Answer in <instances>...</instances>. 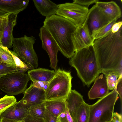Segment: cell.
<instances>
[{"mask_svg":"<svg viewBox=\"0 0 122 122\" xmlns=\"http://www.w3.org/2000/svg\"><path fill=\"white\" fill-rule=\"evenodd\" d=\"M122 26L116 33L111 31L94 41L100 72L106 76L113 72L122 75Z\"/></svg>","mask_w":122,"mask_h":122,"instance_id":"obj_1","label":"cell"},{"mask_svg":"<svg viewBox=\"0 0 122 122\" xmlns=\"http://www.w3.org/2000/svg\"><path fill=\"white\" fill-rule=\"evenodd\" d=\"M43 26L51 34L63 55L71 58L75 51L72 35L77 27L69 20L56 15L46 18Z\"/></svg>","mask_w":122,"mask_h":122,"instance_id":"obj_2","label":"cell"},{"mask_svg":"<svg viewBox=\"0 0 122 122\" xmlns=\"http://www.w3.org/2000/svg\"><path fill=\"white\" fill-rule=\"evenodd\" d=\"M69 64L76 69L84 85L89 86L100 73L93 45L75 51Z\"/></svg>","mask_w":122,"mask_h":122,"instance_id":"obj_3","label":"cell"},{"mask_svg":"<svg viewBox=\"0 0 122 122\" xmlns=\"http://www.w3.org/2000/svg\"><path fill=\"white\" fill-rule=\"evenodd\" d=\"M118 95L115 88L95 103L89 105V122H111Z\"/></svg>","mask_w":122,"mask_h":122,"instance_id":"obj_4","label":"cell"},{"mask_svg":"<svg viewBox=\"0 0 122 122\" xmlns=\"http://www.w3.org/2000/svg\"><path fill=\"white\" fill-rule=\"evenodd\" d=\"M72 78L70 72L57 70L45 91V101L66 99L71 90Z\"/></svg>","mask_w":122,"mask_h":122,"instance_id":"obj_5","label":"cell"},{"mask_svg":"<svg viewBox=\"0 0 122 122\" xmlns=\"http://www.w3.org/2000/svg\"><path fill=\"white\" fill-rule=\"evenodd\" d=\"M36 39L33 36L25 35L19 38H14L12 45L13 51L19 58L34 68L38 66V57L33 47Z\"/></svg>","mask_w":122,"mask_h":122,"instance_id":"obj_6","label":"cell"},{"mask_svg":"<svg viewBox=\"0 0 122 122\" xmlns=\"http://www.w3.org/2000/svg\"><path fill=\"white\" fill-rule=\"evenodd\" d=\"M30 80L28 74L25 72L9 74L0 78V89L9 96L24 93Z\"/></svg>","mask_w":122,"mask_h":122,"instance_id":"obj_7","label":"cell"},{"mask_svg":"<svg viewBox=\"0 0 122 122\" xmlns=\"http://www.w3.org/2000/svg\"><path fill=\"white\" fill-rule=\"evenodd\" d=\"M59 5L56 15L69 20L77 27L83 24L88 11V8L73 2Z\"/></svg>","mask_w":122,"mask_h":122,"instance_id":"obj_8","label":"cell"},{"mask_svg":"<svg viewBox=\"0 0 122 122\" xmlns=\"http://www.w3.org/2000/svg\"><path fill=\"white\" fill-rule=\"evenodd\" d=\"M39 36L42 41V48L47 53L49 56L50 66L56 71L58 60L57 55L60 51L56 42L50 32L43 26L40 29Z\"/></svg>","mask_w":122,"mask_h":122,"instance_id":"obj_9","label":"cell"},{"mask_svg":"<svg viewBox=\"0 0 122 122\" xmlns=\"http://www.w3.org/2000/svg\"><path fill=\"white\" fill-rule=\"evenodd\" d=\"M17 14H9L2 19L0 29V44L7 48L12 47L13 31L17 24Z\"/></svg>","mask_w":122,"mask_h":122,"instance_id":"obj_10","label":"cell"},{"mask_svg":"<svg viewBox=\"0 0 122 122\" xmlns=\"http://www.w3.org/2000/svg\"><path fill=\"white\" fill-rule=\"evenodd\" d=\"M111 22L95 4L89 10L83 23L87 25L91 36L96 30Z\"/></svg>","mask_w":122,"mask_h":122,"instance_id":"obj_11","label":"cell"},{"mask_svg":"<svg viewBox=\"0 0 122 122\" xmlns=\"http://www.w3.org/2000/svg\"><path fill=\"white\" fill-rule=\"evenodd\" d=\"M23 98L17 102V106L28 109L31 106L44 102L45 101V91L34 87L32 83L25 90Z\"/></svg>","mask_w":122,"mask_h":122,"instance_id":"obj_12","label":"cell"},{"mask_svg":"<svg viewBox=\"0 0 122 122\" xmlns=\"http://www.w3.org/2000/svg\"><path fill=\"white\" fill-rule=\"evenodd\" d=\"M72 37L75 51L93 45L94 41L91 36L87 25L84 23L77 27Z\"/></svg>","mask_w":122,"mask_h":122,"instance_id":"obj_13","label":"cell"},{"mask_svg":"<svg viewBox=\"0 0 122 122\" xmlns=\"http://www.w3.org/2000/svg\"><path fill=\"white\" fill-rule=\"evenodd\" d=\"M107 81L106 76L104 74L98 76L95 80L94 83L88 93L90 99L101 98L109 92Z\"/></svg>","mask_w":122,"mask_h":122,"instance_id":"obj_14","label":"cell"},{"mask_svg":"<svg viewBox=\"0 0 122 122\" xmlns=\"http://www.w3.org/2000/svg\"><path fill=\"white\" fill-rule=\"evenodd\" d=\"M69 113L74 122H77L78 110L84 102L83 96L75 90H71L65 99Z\"/></svg>","mask_w":122,"mask_h":122,"instance_id":"obj_15","label":"cell"},{"mask_svg":"<svg viewBox=\"0 0 122 122\" xmlns=\"http://www.w3.org/2000/svg\"><path fill=\"white\" fill-rule=\"evenodd\" d=\"M103 14L110 21L117 20L121 17V9L114 1L108 2L98 1L96 3Z\"/></svg>","mask_w":122,"mask_h":122,"instance_id":"obj_16","label":"cell"},{"mask_svg":"<svg viewBox=\"0 0 122 122\" xmlns=\"http://www.w3.org/2000/svg\"><path fill=\"white\" fill-rule=\"evenodd\" d=\"M29 0H0V10L9 14H18L26 9Z\"/></svg>","mask_w":122,"mask_h":122,"instance_id":"obj_17","label":"cell"},{"mask_svg":"<svg viewBox=\"0 0 122 122\" xmlns=\"http://www.w3.org/2000/svg\"><path fill=\"white\" fill-rule=\"evenodd\" d=\"M33 1L40 13L46 18L56 15L59 8V4H56L50 0H33Z\"/></svg>","mask_w":122,"mask_h":122,"instance_id":"obj_18","label":"cell"},{"mask_svg":"<svg viewBox=\"0 0 122 122\" xmlns=\"http://www.w3.org/2000/svg\"><path fill=\"white\" fill-rule=\"evenodd\" d=\"M57 71V70H56ZM56 71L42 68L34 69L28 71L27 74L33 81L49 82L55 76Z\"/></svg>","mask_w":122,"mask_h":122,"instance_id":"obj_19","label":"cell"},{"mask_svg":"<svg viewBox=\"0 0 122 122\" xmlns=\"http://www.w3.org/2000/svg\"><path fill=\"white\" fill-rule=\"evenodd\" d=\"M29 114L28 109L17 106L15 104L8 108L0 115V117L22 121Z\"/></svg>","mask_w":122,"mask_h":122,"instance_id":"obj_20","label":"cell"},{"mask_svg":"<svg viewBox=\"0 0 122 122\" xmlns=\"http://www.w3.org/2000/svg\"><path fill=\"white\" fill-rule=\"evenodd\" d=\"M66 99L46 100L44 102L46 109L57 117L65 112L67 104Z\"/></svg>","mask_w":122,"mask_h":122,"instance_id":"obj_21","label":"cell"},{"mask_svg":"<svg viewBox=\"0 0 122 122\" xmlns=\"http://www.w3.org/2000/svg\"><path fill=\"white\" fill-rule=\"evenodd\" d=\"M89 106L85 102L80 106L77 112V122H89Z\"/></svg>","mask_w":122,"mask_h":122,"instance_id":"obj_22","label":"cell"},{"mask_svg":"<svg viewBox=\"0 0 122 122\" xmlns=\"http://www.w3.org/2000/svg\"><path fill=\"white\" fill-rule=\"evenodd\" d=\"M8 50L12 56L16 68L19 71L25 72L29 70H31L34 69L30 65L23 61L13 51L10 50L9 49Z\"/></svg>","mask_w":122,"mask_h":122,"instance_id":"obj_23","label":"cell"},{"mask_svg":"<svg viewBox=\"0 0 122 122\" xmlns=\"http://www.w3.org/2000/svg\"><path fill=\"white\" fill-rule=\"evenodd\" d=\"M115 20L102 27L94 32L91 36L94 40L102 37L111 31V29L113 25L117 21Z\"/></svg>","mask_w":122,"mask_h":122,"instance_id":"obj_24","label":"cell"},{"mask_svg":"<svg viewBox=\"0 0 122 122\" xmlns=\"http://www.w3.org/2000/svg\"><path fill=\"white\" fill-rule=\"evenodd\" d=\"M16 100L13 96H9L7 95L0 99V115L6 109L14 105Z\"/></svg>","mask_w":122,"mask_h":122,"instance_id":"obj_25","label":"cell"},{"mask_svg":"<svg viewBox=\"0 0 122 122\" xmlns=\"http://www.w3.org/2000/svg\"><path fill=\"white\" fill-rule=\"evenodd\" d=\"M28 109L30 115L43 118L46 111L44 102L31 106Z\"/></svg>","mask_w":122,"mask_h":122,"instance_id":"obj_26","label":"cell"},{"mask_svg":"<svg viewBox=\"0 0 122 122\" xmlns=\"http://www.w3.org/2000/svg\"><path fill=\"white\" fill-rule=\"evenodd\" d=\"M8 49L0 44V58L5 63L16 67L13 58Z\"/></svg>","mask_w":122,"mask_h":122,"instance_id":"obj_27","label":"cell"},{"mask_svg":"<svg viewBox=\"0 0 122 122\" xmlns=\"http://www.w3.org/2000/svg\"><path fill=\"white\" fill-rule=\"evenodd\" d=\"M106 76L108 88L109 90H113L116 86L118 79L120 76L114 72L110 73Z\"/></svg>","mask_w":122,"mask_h":122,"instance_id":"obj_28","label":"cell"},{"mask_svg":"<svg viewBox=\"0 0 122 122\" xmlns=\"http://www.w3.org/2000/svg\"><path fill=\"white\" fill-rule=\"evenodd\" d=\"M16 67L4 63L0 64V78L8 74L18 72Z\"/></svg>","mask_w":122,"mask_h":122,"instance_id":"obj_29","label":"cell"},{"mask_svg":"<svg viewBox=\"0 0 122 122\" xmlns=\"http://www.w3.org/2000/svg\"><path fill=\"white\" fill-rule=\"evenodd\" d=\"M56 122H74L69 113L67 104L65 112L61 113L57 117Z\"/></svg>","mask_w":122,"mask_h":122,"instance_id":"obj_30","label":"cell"},{"mask_svg":"<svg viewBox=\"0 0 122 122\" xmlns=\"http://www.w3.org/2000/svg\"><path fill=\"white\" fill-rule=\"evenodd\" d=\"M98 1V0H74L73 2L88 8L90 5Z\"/></svg>","mask_w":122,"mask_h":122,"instance_id":"obj_31","label":"cell"},{"mask_svg":"<svg viewBox=\"0 0 122 122\" xmlns=\"http://www.w3.org/2000/svg\"><path fill=\"white\" fill-rule=\"evenodd\" d=\"M44 122H56L57 117L46 109L43 118Z\"/></svg>","mask_w":122,"mask_h":122,"instance_id":"obj_32","label":"cell"},{"mask_svg":"<svg viewBox=\"0 0 122 122\" xmlns=\"http://www.w3.org/2000/svg\"><path fill=\"white\" fill-rule=\"evenodd\" d=\"M122 75L120 76L118 78L117 85L115 89L119 95L121 102V105L122 102Z\"/></svg>","mask_w":122,"mask_h":122,"instance_id":"obj_33","label":"cell"},{"mask_svg":"<svg viewBox=\"0 0 122 122\" xmlns=\"http://www.w3.org/2000/svg\"><path fill=\"white\" fill-rule=\"evenodd\" d=\"M22 122H44L43 118L34 117L28 114L21 121Z\"/></svg>","mask_w":122,"mask_h":122,"instance_id":"obj_34","label":"cell"},{"mask_svg":"<svg viewBox=\"0 0 122 122\" xmlns=\"http://www.w3.org/2000/svg\"><path fill=\"white\" fill-rule=\"evenodd\" d=\"M49 82L36 81H33L32 83L34 87L43 90L45 91L47 88Z\"/></svg>","mask_w":122,"mask_h":122,"instance_id":"obj_35","label":"cell"},{"mask_svg":"<svg viewBox=\"0 0 122 122\" xmlns=\"http://www.w3.org/2000/svg\"><path fill=\"white\" fill-rule=\"evenodd\" d=\"M121 114L117 112H114L112 117L111 122H122Z\"/></svg>","mask_w":122,"mask_h":122,"instance_id":"obj_36","label":"cell"},{"mask_svg":"<svg viewBox=\"0 0 122 122\" xmlns=\"http://www.w3.org/2000/svg\"><path fill=\"white\" fill-rule=\"evenodd\" d=\"M122 21H117L112 25L111 29V32L114 33L117 32L122 26Z\"/></svg>","mask_w":122,"mask_h":122,"instance_id":"obj_37","label":"cell"},{"mask_svg":"<svg viewBox=\"0 0 122 122\" xmlns=\"http://www.w3.org/2000/svg\"><path fill=\"white\" fill-rule=\"evenodd\" d=\"M0 122H17V121L0 118Z\"/></svg>","mask_w":122,"mask_h":122,"instance_id":"obj_38","label":"cell"},{"mask_svg":"<svg viewBox=\"0 0 122 122\" xmlns=\"http://www.w3.org/2000/svg\"><path fill=\"white\" fill-rule=\"evenodd\" d=\"M9 14L7 13L0 10V17H4L7 15Z\"/></svg>","mask_w":122,"mask_h":122,"instance_id":"obj_39","label":"cell"},{"mask_svg":"<svg viewBox=\"0 0 122 122\" xmlns=\"http://www.w3.org/2000/svg\"><path fill=\"white\" fill-rule=\"evenodd\" d=\"M3 17H0V29L1 25L2 20L3 18Z\"/></svg>","mask_w":122,"mask_h":122,"instance_id":"obj_40","label":"cell"},{"mask_svg":"<svg viewBox=\"0 0 122 122\" xmlns=\"http://www.w3.org/2000/svg\"><path fill=\"white\" fill-rule=\"evenodd\" d=\"M5 63L0 58V64Z\"/></svg>","mask_w":122,"mask_h":122,"instance_id":"obj_41","label":"cell"},{"mask_svg":"<svg viewBox=\"0 0 122 122\" xmlns=\"http://www.w3.org/2000/svg\"><path fill=\"white\" fill-rule=\"evenodd\" d=\"M17 122H22L21 121H17Z\"/></svg>","mask_w":122,"mask_h":122,"instance_id":"obj_42","label":"cell"},{"mask_svg":"<svg viewBox=\"0 0 122 122\" xmlns=\"http://www.w3.org/2000/svg\"></svg>","mask_w":122,"mask_h":122,"instance_id":"obj_43","label":"cell"},{"mask_svg":"<svg viewBox=\"0 0 122 122\" xmlns=\"http://www.w3.org/2000/svg\"></svg>","mask_w":122,"mask_h":122,"instance_id":"obj_44","label":"cell"},{"mask_svg":"<svg viewBox=\"0 0 122 122\" xmlns=\"http://www.w3.org/2000/svg\"></svg>","mask_w":122,"mask_h":122,"instance_id":"obj_45","label":"cell"}]
</instances>
